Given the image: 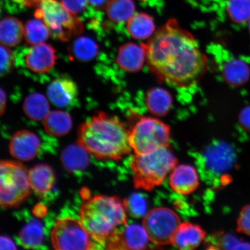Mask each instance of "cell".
Instances as JSON below:
<instances>
[{
  "label": "cell",
  "instance_id": "6da1fadb",
  "mask_svg": "<svg viewBox=\"0 0 250 250\" xmlns=\"http://www.w3.org/2000/svg\"><path fill=\"white\" fill-rule=\"evenodd\" d=\"M143 45L150 69L171 85H195L205 73L207 60L198 42L175 20L168 21Z\"/></svg>",
  "mask_w": 250,
  "mask_h": 250
},
{
  "label": "cell",
  "instance_id": "7a4b0ae2",
  "mask_svg": "<svg viewBox=\"0 0 250 250\" xmlns=\"http://www.w3.org/2000/svg\"><path fill=\"white\" fill-rule=\"evenodd\" d=\"M129 134L117 118L101 112L81 125L78 144L96 158L119 161L132 151Z\"/></svg>",
  "mask_w": 250,
  "mask_h": 250
},
{
  "label": "cell",
  "instance_id": "3957f363",
  "mask_svg": "<svg viewBox=\"0 0 250 250\" xmlns=\"http://www.w3.org/2000/svg\"><path fill=\"white\" fill-rule=\"evenodd\" d=\"M124 202L116 196L95 195L84 201L80 217L90 235L103 249L107 240L120 228L127 224Z\"/></svg>",
  "mask_w": 250,
  "mask_h": 250
},
{
  "label": "cell",
  "instance_id": "277c9868",
  "mask_svg": "<svg viewBox=\"0 0 250 250\" xmlns=\"http://www.w3.org/2000/svg\"><path fill=\"white\" fill-rule=\"evenodd\" d=\"M177 164L168 147L146 154H135L131 161L134 187L151 190L160 186Z\"/></svg>",
  "mask_w": 250,
  "mask_h": 250
},
{
  "label": "cell",
  "instance_id": "5b68a950",
  "mask_svg": "<svg viewBox=\"0 0 250 250\" xmlns=\"http://www.w3.org/2000/svg\"><path fill=\"white\" fill-rule=\"evenodd\" d=\"M34 15L44 21L53 37L61 42H68L83 32V23L77 15L68 11L57 0H44Z\"/></svg>",
  "mask_w": 250,
  "mask_h": 250
},
{
  "label": "cell",
  "instance_id": "8992f818",
  "mask_svg": "<svg viewBox=\"0 0 250 250\" xmlns=\"http://www.w3.org/2000/svg\"><path fill=\"white\" fill-rule=\"evenodd\" d=\"M29 171L18 162L5 161L0 166V204L2 207L18 206L29 196Z\"/></svg>",
  "mask_w": 250,
  "mask_h": 250
},
{
  "label": "cell",
  "instance_id": "52a82bcc",
  "mask_svg": "<svg viewBox=\"0 0 250 250\" xmlns=\"http://www.w3.org/2000/svg\"><path fill=\"white\" fill-rule=\"evenodd\" d=\"M129 132L130 144L135 154H146L169 146L170 127L155 118H141Z\"/></svg>",
  "mask_w": 250,
  "mask_h": 250
},
{
  "label": "cell",
  "instance_id": "ba28073f",
  "mask_svg": "<svg viewBox=\"0 0 250 250\" xmlns=\"http://www.w3.org/2000/svg\"><path fill=\"white\" fill-rule=\"evenodd\" d=\"M56 250L103 249L93 239L82 223L73 218H64L56 222L51 235Z\"/></svg>",
  "mask_w": 250,
  "mask_h": 250
},
{
  "label": "cell",
  "instance_id": "9c48e42d",
  "mask_svg": "<svg viewBox=\"0 0 250 250\" xmlns=\"http://www.w3.org/2000/svg\"><path fill=\"white\" fill-rule=\"evenodd\" d=\"M181 224L176 212L167 208H156L144 217L143 226L150 241L158 245L171 243L172 237Z\"/></svg>",
  "mask_w": 250,
  "mask_h": 250
},
{
  "label": "cell",
  "instance_id": "30bf717a",
  "mask_svg": "<svg viewBox=\"0 0 250 250\" xmlns=\"http://www.w3.org/2000/svg\"><path fill=\"white\" fill-rule=\"evenodd\" d=\"M202 161L206 171L212 176L221 177L224 181L236 164V154L229 144L218 141L204 149Z\"/></svg>",
  "mask_w": 250,
  "mask_h": 250
},
{
  "label": "cell",
  "instance_id": "8fae6325",
  "mask_svg": "<svg viewBox=\"0 0 250 250\" xmlns=\"http://www.w3.org/2000/svg\"><path fill=\"white\" fill-rule=\"evenodd\" d=\"M149 242L148 234L143 224L127 223L118 228L109 237L105 249L141 250L147 248Z\"/></svg>",
  "mask_w": 250,
  "mask_h": 250
},
{
  "label": "cell",
  "instance_id": "7c38bea8",
  "mask_svg": "<svg viewBox=\"0 0 250 250\" xmlns=\"http://www.w3.org/2000/svg\"><path fill=\"white\" fill-rule=\"evenodd\" d=\"M57 61L55 48L48 43L33 45L24 55V63L34 73L43 74L54 67Z\"/></svg>",
  "mask_w": 250,
  "mask_h": 250
},
{
  "label": "cell",
  "instance_id": "4fadbf2b",
  "mask_svg": "<svg viewBox=\"0 0 250 250\" xmlns=\"http://www.w3.org/2000/svg\"><path fill=\"white\" fill-rule=\"evenodd\" d=\"M40 141L36 134L22 130L16 132L9 143V152L13 157L21 161H30L38 154Z\"/></svg>",
  "mask_w": 250,
  "mask_h": 250
},
{
  "label": "cell",
  "instance_id": "5bb4252c",
  "mask_svg": "<svg viewBox=\"0 0 250 250\" xmlns=\"http://www.w3.org/2000/svg\"><path fill=\"white\" fill-rule=\"evenodd\" d=\"M169 184L171 189L179 194H190L199 185L198 172L190 165H176L170 174Z\"/></svg>",
  "mask_w": 250,
  "mask_h": 250
},
{
  "label": "cell",
  "instance_id": "9a60e30c",
  "mask_svg": "<svg viewBox=\"0 0 250 250\" xmlns=\"http://www.w3.org/2000/svg\"><path fill=\"white\" fill-rule=\"evenodd\" d=\"M47 95L50 101L57 107H68L76 101L78 88L76 83L70 78L61 77L49 84Z\"/></svg>",
  "mask_w": 250,
  "mask_h": 250
},
{
  "label": "cell",
  "instance_id": "2e32d148",
  "mask_svg": "<svg viewBox=\"0 0 250 250\" xmlns=\"http://www.w3.org/2000/svg\"><path fill=\"white\" fill-rule=\"evenodd\" d=\"M206 233L198 225L181 223L172 237V245L180 250H192L198 248L205 240Z\"/></svg>",
  "mask_w": 250,
  "mask_h": 250
},
{
  "label": "cell",
  "instance_id": "e0dca14e",
  "mask_svg": "<svg viewBox=\"0 0 250 250\" xmlns=\"http://www.w3.org/2000/svg\"><path fill=\"white\" fill-rule=\"evenodd\" d=\"M146 60L145 48L132 42L125 43L119 49L117 62L121 69L134 73L142 69Z\"/></svg>",
  "mask_w": 250,
  "mask_h": 250
},
{
  "label": "cell",
  "instance_id": "ac0fdd59",
  "mask_svg": "<svg viewBox=\"0 0 250 250\" xmlns=\"http://www.w3.org/2000/svg\"><path fill=\"white\" fill-rule=\"evenodd\" d=\"M31 189L41 196L51 191L55 183V175L52 168L45 164L36 166L29 171Z\"/></svg>",
  "mask_w": 250,
  "mask_h": 250
},
{
  "label": "cell",
  "instance_id": "d6986e66",
  "mask_svg": "<svg viewBox=\"0 0 250 250\" xmlns=\"http://www.w3.org/2000/svg\"><path fill=\"white\" fill-rule=\"evenodd\" d=\"M89 154L79 144L68 146L62 152V164L71 173L83 170L88 165Z\"/></svg>",
  "mask_w": 250,
  "mask_h": 250
},
{
  "label": "cell",
  "instance_id": "ffe728a7",
  "mask_svg": "<svg viewBox=\"0 0 250 250\" xmlns=\"http://www.w3.org/2000/svg\"><path fill=\"white\" fill-rule=\"evenodd\" d=\"M24 34V27L18 19L7 17L0 23V40L1 44L14 47L20 44Z\"/></svg>",
  "mask_w": 250,
  "mask_h": 250
},
{
  "label": "cell",
  "instance_id": "44dd1931",
  "mask_svg": "<svg viewBox=\"0 0 250 250\" xmlns=\"http://www.w3.org/2000/svg\"><path fill=\"white\" fill-rule=\"evenodd\" d=\"M223 75L228 83L240 86L249 80L250 68L246 62L240 59H231L224 64Z\"/></svg>",
  "mask_w": 250,
  "mask_h": 250
},
{
  "label": "cell",
  "instance_id": "7402d4cb",
  "mask_svg": "<svg viewBox=\"0 0 250 250\" xmlns=\"http://www.w3.org/2000/svg\"><path fill=\"white\" fill-rule=\"evenodd\" d=\"M73 126L70 115L62 111L50 112L43 120L47 133L53 136H62L70 132Z\"/></svg>",
  "mask_w": 250,
  "mask_h": 250
},
{
  "label": "cell",
  "instance_id": "603a6c76",
  "mask_svg": "<svg viewBox=\"0 0 250 250\" xmlns=\"http://www.w3.org/2000/svg\"><path fill=\"white\" fill-rule=\"evenodd\" d=\"M23 111L31 120H44L49 113V104L45 96L40 93H33L24 99Z\"/></svg>",
  "mask_w": 250,
  "mask_h": 250
},
{
  "label": "cell",
  "instance_id": "cb8c5ba5",
  "mask_svg": "<svg viewBox=\"0 0 250 250\" xmlns=\"http://www.w3.org/2000/svg\"><path fill=\"white\" fill-rule=\"evenodd\" d=\"M155 24L151 17L146 14L134 15L127 21V30L131 37L144 40L151 37L155 31Z\"/></svg>",
  "mask_w": 250,
  "mask_h": 250
},
{
  "label": "cell",
  "instance_id": "d4e9b609",
  "mask_svg": "<svg viewBox=\"0 0 250 250\" xmlns=\"http://www.w3.org/2000/svg\"><path fill=\"white\" fill-rule=\"evenodd\" d=\"M105 9L112 22L124 23L134 15L135 5L133 0H109Z\"/></svg>",
  "mask_w": 250,
  "mask_h": 250
},
{
  "label": "cell",
  "instance_id": "484cf974",
  "mask_svg": "<svg viewBox=\"0 0 250 250\" xmlns=\"http://www.w3.org/2000/svg\"><path fill=\"white\" fill-rule=\"evenodd\" d=\"M146 103L148 110L152 114L156 116H164L171 108V97L164 89L154 88L148 92Z\"/></svg>",
  "mask_w": 250,
  "mask_h": 250
},
{
  "label": "cell",
  "instance_id": "4316f807",
  "mask_svg": "<svg viewBox=\"0 0 250 250\" xmlns=\"http://www.w3.org/2000/svg\"><path fill=\"white\" fill-rule=\"evenodd\" d=\"M51 35L44 21L39 18L27 21L24 26V37L28 45H36L43 43Z\"/></svg>",
  "mask_w": 250,
  "mask_h": 250
},
{
  "label": "cell",
  "instance_id": "83f0119b",
  "mask_svg": "<svg viewBox=\"0 0 250 250\" xmlns=\"http://www.w3.org/2000/svg\"><path fill=\"white\" fill-rule=\"evenodd\" d=\"M21 246L26 249H35L42 245L43 240V228L39 221L32 220L24 226L19 233Z\"/></svg>",
  "mask_w": 250,
  "mask_h": 250
},
{
  "label": "cell",
  "instance_id": "f1b7e54d",
  "mask_svg": "<svg viewBox=\"0 0 250 250\" xmlns=\"http://www.w3.org/2000/svg\"><path fill=\"white\" fill-rule=\"evenodd\" d=\"M70 51L78 61L88 62L92 61L98 55L99 46L89 37H81L72 43Z\"/></svg>",
  "mask_w": 250,
  "mask_h": 250
},
{
  "label": "cell",
  "instance_id": "f546056e",
  "mask_svg": "<svg viewBox=\"0 0 250 250\" xmlns=\"http://www.w3.org/2000/svg\"><path fill=\"white\" fill-rule=\"evenodd\" d=\"M227 10L234 23H248L250 20V0H228Z\"/></svg>",
  "mask_w": 250,
  "mask_h": 250
},
{
  "label": "cell",
  "instance_id": "4dcf8cb0",
  "mask_svg": "<svg viewBox=\"0 0 250 250\" xmlns=\"http://www.w3.org/2000/svg\"><path fill=\"white\" fill-rule=\"evenodd\" d=\"M124 204L127 211L135 218L145 217L148 213V202L144 195L139 193H133L127 199Z\"/></svg>",
  "mask_w": 250,
  "mask_h": 250
},
{
  "label": "cell",
  "instance_id": "1f68e13d",
  "mask_svg": "<svg viewBox=\"0 0 250 250\" xmlns=\"http://www.w3.org/2000/svg\"><path fill=\"white\" fill-rule=\"evenodd\" d=\"M214 246L216 249L224 250H250V243L239 239L230 233H221L217 236Z\"/></svg>",
  "mask_w": 250,
  "mask_h": 250
},
{
  "label": "cell",
  "instance_id": "d6a6232c",
  "mask_svg": "<svg viewBox=\"0 0 250 250\" xmlns=\"http://www.w3.org/2000/svg\"><path fill=\"white\" fill-rule=\"evenodd\" d=\"M1 76H5L11 73L14 67L15 58L13 52L8 47L1 44Z\"/></svg>",
  "mask_w": 250,
  "mask_h": 250
},
{
  "label": "cell",
  "instance_id": "836d02e7",
  "mask_svg": "<svg viewBox=\"0 0 250 250\" xmlns=\"http://www.w3.org/2000/svg\"><path fill=\"white\" fill-rule=\"evenodd\" d=\"M237 230L250 236V204L245 206L240 211L237 221Z\"/></svg>",
  "mask_w": 250,
  "mask_h": 250
},
{
  "label": "cell",
  "instance_id": "e575fe53",
  "mask_svg": "<svg viewBox=\"0 0 250 250\" xmlns=\"http://www.w3.org/2000/svg\"><path fill=\"white\" fill-rule=\"evenodd\" d=\"M64 7L71 12L77 15L85 10L88 0H61Z\"/></svg>",
  "mask_w": 250,
  "mask_h": 250
},
{
  "label": "cell",
  "instance_id": "d590c367",
  "mask_svg": "<svg viewBox=\"0 0 250 250\" xmlns=\"http://www.w3.org/2000/svg\"><path fill=\"white\" fill-rule=\"evenodd\" d=\"M239 122L243 129L250 133V106L243 109L240 114Z\"/></svg>",
  "mask_w": 250,
  "mask_h": 250
},
{
  "label": "cell",
  "instance_id": "8d00e7d4",
  "mask_svg": "<svg viewBox=\"0 0 250 250\" xmlns=\"http://www.w3.org/2000/svg\"><path fill=\"white\" fill-rule=\"evenodd\" d=\"M0 246H1V250H16L17 249L13 241L7 236H1Z\"/></svg>",
  "mask_w": 250,
  "mask_h": 250
},
{
  "label": "cell",
  "instance_id": "74e56055",
  "mask_svg": "<svg viewBox=\"0 0 250 250\" xmlns=\"http://www.w3.org/2000/svg\"><path fill=\"white\" fill-rule=\"evenodd\" d=\"M14 2L26 7H33L39 5L44 0H13Z\"/></svg>",
  "mask_w": 250,
  "mask_h": 250
},
{
  "label": "cell",
  "instance_id": "f35d334b",
  "mask_svg": "<svg viewBox=\"0 0 250 250\" xmlns=\"http://www.w3.org/2000/svg\"><path fill=\"white\" fill-rule=\"evenodd\" d=\"M109 0H88L90 5L98 10H104Z\"/></svg>",
  "mask_w": 250,
  "mask_h": 250
},
{
  "label": "cell",
  "instance_id": "ab89813d",
  "mask_svg": "<svg viewBox=\"0 0 250 250\" xmlns=\"http://www.w3.org/2000/svg\"><path fill=\"white\" fill-rule=\"evenodd\" d=\"M0 96H1V98H0V101H1V105H0V112H1V115L4 114L6 105H7V95H6V93L4 92V90L1 88V93H0Z\"/></svg>",
  "mask_w": 250,
  "mask_h": 250
},
{
  "label": "cell",
  "instance_id": "60d3db41",
  "mask_svg": "<svg viewBox=\"0 0 250 250\" xmlns=\"http://www.w3.org/2000/svg\"><path fill=\"white\" fill-rule=\"evenodd\" d=\"M249 30H250V20L249 21Z\"/></svg>",
  "mask_w": 250,
  "mask_h": 250
},
{
  "label": "cell",
  "instance_id": "b9f144b4",
  "mask_svg": "<svg viewBox=\"0 0 250 250\" xmlns=\"http://www.w3.org/2000/svg\"><path fill=\"white\" fill-rule=\"evenodd\" d=\"M142 1H145L146 0H142Z\"/></svg>",
  "mask_w": 250,
  "mask_h": 250
}]
</instances>
